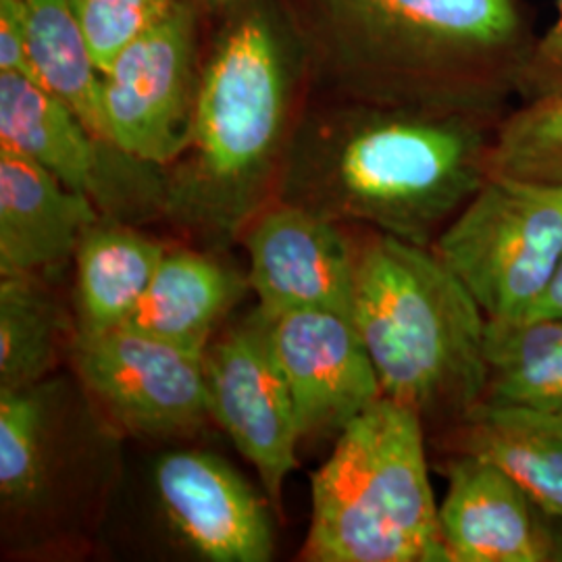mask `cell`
<instances>
[{
  "label": "cell",
  "instance_id": "obj_11",
  "mask_svg": "<svg viewBox=\"0 0 562 562\" xmlns=\"http://www.w3.org/2000/svg\"><path fill=\"white\" fill-rule=\"evenodd\" d=\"M0 146L41 162L65 186L90 196L106 217H144L153 201L157 165L99 140L27 74L0 71Z\"/></svg>",
  "mask_w": 562,
  "mask_h": 562
},
{
  "label": "cell",
  "instance_id": "obj_13",
  "mask_svg": "<svg viewBox=\"0 0 562 562\" xmlns=\"http://www.w3.org/2000/svg\"><path fill=\"white\" fill-rule=\"evenodd\" d=\"M262 315L273 357L292 394L302 440L338 438L383 398L375 367L352 319L311 308Z\"/></svg>",
  "mask_w": 562,
  "mask_h": 562
},
{
  "label": "cell",
  "instance_id": "obj_26",
  "mask_svg": "<svg viewBox=\"0 0 562 562\" xmlns=\"http://www.w3.org/2000/svg\"><path fill=\"white\" fill-rule=\"evenodd\" d=\"M0 71L30 76L25 0H0Z\"/></svg>",
  "mask_w": 562,
  "mask_h": 562
},
{
  "label": "cell",
  "instance_id": "obj_23",
  "mask_svg": "<svg viewBox=\"0 0 562 562\" xmlns=\"http://www.w3.org/2000/svg\"><path fill=\"white\" fill-rule=\"evenodd\" d=\"M490 176L562 188V92L521 102L498 121Z\"/></svg>",
  "mask_w": 562,
  "mask_h": 562
},
{
  "label": "cell",
  "instance_id": "obj_14",
  "mask_svg": "<svg viewBox=\"0 0 562 562\" xmlns=\"http://www.w3.org/2000/svg\"><path fill=\"white\" fill-rule=\"evenodd\" d=\"M438 508L446 562H562V517L494 462L457 454Z\"/></svg>",
  "mask_w": 562,
  "mask_h": 562
},
{
  "label": "cell",
  "instance_id": "obj_17",
  "mask_svg": "<svg viewBox=\"0 0 562 562\" xmlns=\"http://www.w3.org/2000/svg\"><path fill=\"white\" fill-rule=\"evenodd\" d=\"M248 288V276L217 257L173 248L123 327L202 357Z\"/></svg>",
  "mask_w": 562,
  "mask_h": 562
},
{
  "label": "cell",
  "instance_id": "obj_15",
  "mask_svg": "<svg viewBox=\"0 0 562 562\" xmlns=\"http://www.w3.org/2000/svg\"><path fill=\"white\" fill-rule=\"evenodd\" d=\"M153 477L169 527L202 561L273 559L271 517L229 462L204 450H173L159 459Z\"/></svg>",
  "mask_w": 562,
  "mask_h": 562
},
{
  "label": "cell",
  "instance_id": "obj_27",
  "mask_svg": "<svg viewBox=\"0 0 562 562\" xmlns=\"http://www.w3.org/2000/svg\"><path fill=\"white\" fill-rule=\"evenodd\" d=\"M536 317H562V259L550 288L546 290V294L525 319H536Z\"/></svg>",
  "mask_w": 562,
  "mask_h": 562
},
{
  "label": "cell",
  "instance_id": "obj_28",
  "mask_svg": "<svg viewBox=\"0 0 562 562\" xmlns=\"http://www.w3.org/2000/svg\"><path fill=\"white\" fill-rule=\"evenodd\" d=\"M202 4L211 11V13H215V11H220V9H223L229 0H201Z\"/></svg>",
  "mask_w": 562,
  "mask_h": 562
},
{
  "label": "cell",
  "instance_id": "obj_22",
  "mask_svg": "<svg viewBox=\"0 0 562 562\" xmlns=\"http://www.w3.org/2000/svg\"><path fill=\"white\" fill-rule=\"evenodd\" d=\"M48 278L0 276V390H21L55 375L71 329Z\"/></svg>",
  "mask_w": 562,
  "mask_h": 562
},
{
  "label": "cell",
  "instance_id": "obj_10",
  "mask_svg": "<svg viewBox=\"0 0 562 562\" xmlns=\"http://www.w3.org/2000/svg\"><path fill=\"white\" fill-rule=\"evenodd\" d=\"M202 371L211 422L259 471L267 498L280 508L283 483L299 469L302 438L259 306L213 338L202 355Z\"/></svg>",
  "mask_w": 562,
  "mask_h": 562
},
{
  "label": "cell",
  "instance_id": "obj_19",
  "mask_svg": "<svg viewBox=\"0 0 562 562\" xmlns=\"http://www.w3.org/2000/svg\"><path fill=\"white\" fill-rule=\"evenodd\" d=\"M457 454L494 462L562 517V415L480 402L450 431Z\"/></svg>",
  "mask_w": 562,
  "mask_h": 562
},
{
  "label": "cell",
  "instance_id": "obj_12",
  "mask_svg": "<svg viewBox=\"0 0 562 562\" xmlns=\"http://www.w3.org/2000/svg\"><path fill=\"white\" fill-rule=\"evenodd\" d=\"M248 283L267 315L331 311L355 322L357 246L344 225L276 201L241 234Z\"/></svg>",
  "mask_w": 562,
  "mask_h": 562
},
{
  "label": "cell",
  "instance_id": "obj_9",
  "mask_svg": "<svg viewBox=\"0 0 562 562\" xmlns=\"http://www.w3.org/2000/svg\"><path fill=\"white\" fill-rule=\"evenodd\" d=\"M76 378L117 434L176 438L209 422L202 357L127 327L76 336Z\"/></svg>",
  "mask_w": 562,
  "mask_h": 562
},
{
  "label": "cell",
  "instance_id": "obj_7",
  "mask_svg": "<svg viewBox=\"0 0 562 562\" xmlns=\"http://www.w3.org/2000/svg\"><path fill=\"white\" fill-rule=\"evenodd\" d=\"M487 322L525 319L562 259V188L490 176L431 244Z\"/></svg>",
  "mask_w": 562,
  "mask_h": 562
},
{
  "label": "cell",
  "instance_id": "obj_8",
  "mask_svg": "<svg viewBox=\"0 0 562 562\" xmlns=\"http://www.w3.org/2000/svg\"><path fill=\"white\" fill-rule=\"evenodd\" d=\"M211 18L201 0H181L102 71L113 146L157 167L180 157L196 113Z\"/></svg>",
  "mask_w": 562,
  "mask_h": 562
},
{
  "label": "cell",
  "instance_id": "obj_2",
  "mask_svg": "<svg viewBox=\"0 0 562 562\" xmlns=\"http://www.w3.org/2000/svg\"><path fill=\"white\" fill-rule=\"evenodd\" d=\"M313 92L503 120L538 36L521 0H288Z\"/></svg>",
  "mask_w": 562,
  "mask_h": 562
},
{
  "label": "cell",
  "instance_id": "obj_24",
  "mask_svg": "<svg viewBox=\"0 0 562 562\" xmlns=\"http://www.w3.org/2000/svg\"><path fill=\"white\" fill-rule=\"evenodd\" d=\"M181 0H69L74 15L104 71L121 50L169 15Z\"/></svg>",
  "mask_w": 562,
  "mask_h": 562
},
{
  "label": "cell",
  "instance_id": "obj_4",
  "mask_svg": "<svg viewBox=\"0 0 562 562\" xmlns=\"http://www.w3.org/2000/svg\"><path fill=\"white\" fill-rule=\"evenodd\" d=\"M355 325L383 398L457 425L485 396L487 319L429 246L373 232L357 246Z\"/></svg>",
  "mask_w": 562,
  "mask_h": 562
},
{
  "label": "cell",
  "instance_id": "obj_16",
  "mask_svg": "<svg viewBox=\"0 0 562 562\" xmlns=\"http://www.w3.org/2000/svg\"><path fill=\"white\" fill-rule=\"evenodd\" d=\"M101 215L41 162L0 146V276L57 278Z\"/></svg>",
  "mask_w": 562,
  "mask_h": 562
},
{
  "label": "cell",
  "instance_id": "obj_20",
  "mask_svg": "<svg viewBox=\"0 0 562 562\" xmlns=\"http://www.w3.org/2000/svg\"><path fill=\"white\" fill-rule=\"evenodd\" d=\"M30 76L65 102L102 142V74L69 0H25ZM111 144V142H109Z\"/></svg>",
  "mask_w": 562,
  "mask_h": 562
},
{
  "label": "cell",
  "instance_id": "obj_18",
  "mask_svg": "<svg viewBox=\"0 0 562 562\" xmlns=\"http://www.w3.org/2000/svg\"><path fill=\"white\" fill-rule=\"evenodd\" d=\"M167 248L127 222L101 215L76 250V336L120 329L136 311Z\"/></svg>",
  "mask_w": 562,
  "mask_h": 562
},
{
  "label": "cell",
  "instance_id": "obj_21",
  "mask_svg": "<svg viewBox=\"0 0 562 562\" xmlns=\"http://www.w3.org/2000/svg\"><path fill=\"white\" fill-rule=\"evenodd\" d=\"M482 402L562 415V317L487 322Z\"/></svg>",
  "mask_w": 562,
  "mask_h": 562
},
{
  "label": "cell",
  "instance_id": "obj_1",
  "mask_svg": "<svg viewBox=\"0 0 562 562\" xmlns=\"http://www.w3.org/2000/svg\"><path fill=\"white\" fill-rule=\"evenodd\" d=\"M313 65L288 0H229L211 18L190 140L161 167L159 211L222 250L278 201Z\"/></svg>",
  "mask_w": 562,
  "mask_h": 562
},
{
  "label": "cell",
  "instance_id": "obj_25",
  "mask_svg": "<svg viewBox=\"0 0 562 562\" xmlns=\"http://www.w3.org/2000/svg\"><path fill=\"white\" fill-rule=\"evenodd\" d=\"M557 23L533 44L531 57L522 71L519 101L529 102L562 92V0Z\"/></svg>",
  "mask_w": 562,
  "mask_h": 562
},
{
  "label": "cell",
  "instance_id": "obj_6",
  "mask_svg": "<svg viewBox=\"0 0 562 562\" xmlns=\"http://www.w3.org/2000/svg\"><path fill=\"white\" fill-rule=\"evenodd\" d=\"M113 438L78 378L0 390L2 538L25 548L71 540L109 485Z\"/></svg>",
  "mask_w": 562,
  "mask_h": 562
},
{
  "label": "cell",
  "instance_id": "obj_5",
  "mask_svg": "<svg viewBox=\"0 0 562 562\" xmlns=\"http://www.w3.org/2000/svg\"><path fill=\"white\" fill-rule=\"evenodd\" d=\"M422 417L380 398L311 475L308 562H446Z\"/></svg>",
  "mask_w": 562,
  "mask_h": 562
},
{
  "label": "cell",
  "instance_id": "obj_3",
  "mask_svg": "<svg viewBox=\"0 0 562 562\" xmlns=\"http://www.w3.org/2000/svg\"><path fill=\"white\" fill-rule=\"evenodd\" d=\"M498 121L313 92L278 201L431 248L490 178Z\"/></svg>",
  "mask_w": 562,
  "mask_h": 562
}]
</instances>
